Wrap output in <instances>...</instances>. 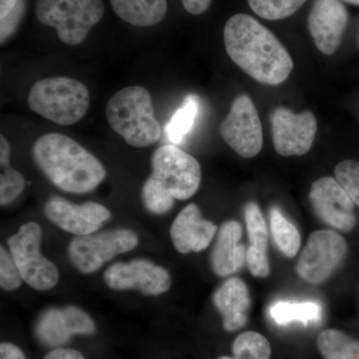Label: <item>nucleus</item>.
I'll use <instances>...</instances> for the list:
<instances>
[{"instance_id":"obj_1","label":"nucleus","mask_w":359,"mask_h":359,"mask_svg":"<svg viewBox=\"0 0 359 359\" xmlns=\"http://www.w3.org/2000/svg\"><path fill=\"white\" fill-rule=\"evenodd\" d=\"M224 46L231 60L257 81L282 84L294 68L289 52L268 28L248 14L226 21Z\"/></svg>"},{"instance_id":"obj_2","label":"nucleus","mask_w":359,"mask_h":359,"mask_svg":"<svg viewBox=\"0 0 359 359\" xmlns=\"http://www.w3.org/2000/svg\"><path fill=\"white\" fill-rule=\"evenodd\" d=\"M32 154L42 173L65 192H92L106 177L102 163L66 135H43L35 142Z\"/></svg>"},{"instance_id":"obj_3","label":"nucleus","mask_w":359,"mask_h":359,"mask_svg":"<svg viewBox=\"0 0 359 359\" xmlns=\"http://www.w3.org/2000/svg\"><path fill=\"white\" fill-rule=\"evenodd\" d=\"M106 118L111 128L136 148L154 145L162 135L150 92L143 86L119 90L106 104Z\"/></svg>"},{"instance_id":"obj_4","label":"nucleus","mask_w":359,"mask_h":359,"mask_svg":"<svg viewBox=\"0 0 359 359\" xmlns=\"http://www.w3.org/2000/svg\"><path fill=\"white\" fill-rule=\"evenodd\" d=\"M27 103L33 112L45 119L69 126L86 115L90 94L83 83L73 78H44L33 84Z\"/></svg>"},{"instance_id":"obj_5","label":"nucleus","mask_w":359,"mask_h":359,"mask_svg":"<svg viewBox=\"0 0 359 359\" xmlns=\"http://www.w3.org/2000/svg\"><path fill=\"white\" fill-rule=\"evenodd\" d=\"M103 0H36L35 15L42 25L56 28L63 43L76 46L103 18Z\"/></svg>"},{"instance_id":"obj_6","label":"nucleus","mask_w":359,"mask_h":359,"mask_svg":"<svg viewBox=\"0 0 359 359\" xmlns=\"http://www.w3.org/2000/svg\"><path fill=\"white\" fill-rule=\"evenodd\" d=\"M42 230L34 222L20 226L15 235L7 241L9 250L22 280L32 289L48 290L57 285L58 269L40 252Z\"/></svg>"},{"instance_id":"obj_7","label":"nucleus","mask_w":359,"mask_h":359,"mask_svg":"<svg viewBox=\"0 0 359 359\" xmlns=\"http://www.w3.org/2000/svg\"><path fill=\"white\" fill-rule=\"evenodd\" d=\"M151 177L176 200H187L199 190L202 170L199 162L176 145L158 148L151 159Z\"/></svg>"},{"instance_id":"obj_8","label":"nucleus","mask_w":359,"mask_h":359,"mask_svg":"<svg viewBox=\"0 0 359 359\" xmlns=\"http://www.w3.org/2000/svg\"><path fill=\"white\" fill-rule=\"evenodd\" d=\"M138 243V236L133 231H104L75 238L68 247V256L78 271L92 273L118 255L134 250Z\"/></svg>"},{"instance_id":"obj_9","label":"nucleus","mask_w":359,"mask_h":359,"mask_svg":"<svg viewBox=\"0 0 359 359\" xmlns=\"http://www.w3.org/2000/svg\"><path fill=\"white\" fill-rule=\"evenodd\" d=\"M347 254L346 240L334 231H314L297 262V271L306 282H325L339 268Z\"/></svg>"},{"instance_id":"obj_10","label":"nucleus","mask_w":359,"mask_h":359,"mask_svg":"<svg viewBox=\"0 0 359 359\" xmlns=\"http://www.w3.org/2000/svg\"><path fill=\"white\" fill-rule=\"evenodd\" d=\"M224 142L244 158L259 154L263 147V130L256 106L248 95L238 96L219 126Z\"/></svg>"},{"instance_id":"obj_11","label":"nucleus","mask_w":359,"mask_h":359,"mask_svg":"<svg viewBox=\"0 0 359 359\" xmlns=\"http://www.w3.org/2000/svg\"><path fill=\"white\" fill-rule=\"evenodd\" d=\"M104 280L111 290H138L153 297L166 292L172 283L167 269L144 259L112 264L104 273Z\"/></svg>"},{"instance_id":"obj_12","label":"nucleus","mask_w":359,"mask_h":359,"mask_svg":"<svg viewBox=\"0 0 359 359\" xmlns=\"http://www.w3.org/2000/svg\"><path fill=\"white\" fill-rule=\"evenodd\" d=\"M271 129L275 149L278 154L302 156L311 150L318 122L311 111L294 114L285 107H278L271 114Z\"/></svg>"},{"instance_id":"obj_13","label":"nucleus","mask_w":359,"mask_h":359,"mask_svg":"<svg viewBox=\"0 0 359 359\" xmlns=\"http://www.w3.org/2000/svg\"><path fill=\"white\" fill-rule=\"evenodd\" d=\"M96 327L81 309L68 306L43 311L35 325V335L45 346L60 347L76 334H95Z\"/></svg>"},{"instance_id":"obj_14","label":"nucleus","mask_w":359,"mask_h":359,"mask_svg":"<svg viewBox=\"0 0 359 359\" xmlns=\"http://www.w3.org/2000/svg\"><path fill=\"white\" fill-rule=\"evenodd\" d=\"M44 214L52 223L77 237L95 233L111 217L109 210L99 203L76 205L60 197L47 201Z\"/></svg>"},{"instance_id":"obj_15","label":"nucleus","mask_w":359,"mask_h":359,"mask_svg":"<svg viewBox=\"0 0 359 359\" xmlns=\"http://www.w3.org/2000/svg\"><path fill=\"white\" fill-rule=\"evenodd\" d=\"M309 199L314 211L325 223L346 231L355 226V204L337 179L323 177L314 182Z\"/></svg>"},{"instance_id":"obj_16","label":"nucleus","mask_w":359,"mask_h":359,"mask_svg":"<svg viewBox=\"0 0 359 359\" xmlns=\"http://www.w3.org/2000/svg\"><path fill=\"white\" fill-rule=\"evenodd\" d=\"M348 13L339 0H316L309 16L314 43L325 55H332L341 43Z\"/></svg>"},{"instance_id":"obj_17","label":"nucleus","mask_w":359,"mask_h":359,"mask_svg":"<svg viewBox=\"0 0 359 359\" xmlns=\"http://www.w3.org/2000/svg\"><path fill=\"white\" fill-rule=\"evenodd\" d=\"M218 226L202 218L199 207L190 204L184 208L172 224V243L181 254L201 252L209 247Z\"/></svg>"},{"instance_id":"obj_18","label":"nucleus","mask_w":359,"mask_h":359,"mask_svg":"<svg viewBox=\"0 0 359 359\" xmlns=\"http://www.w3.org/2000/svg\"><path fill=\"white\" fill-rule=\"evenodd\" d=\"M242 226L236 221L226 222L219 229L218 238L212 252V268L218 276L236 273L247 259V250L240 241Z\"/></svg>"},{"instance_id":"obj_19","label":"nucleus","mask_w":359,"mask_h":359,"mask_svg":"<svg viewBox=\"0 0 359 359\" xmlns=\"http://www.w3.org/2000/svg\"><path fill=\"white\" fill-rule=\"evenodd\" d=\"M214 304L223 316L224 328L236 332L247 325L250 306L249 290L240 278L226 280L214 294Z\"/></svg>"},{"instance_id":"obj_20","label":"nucleus","mask_w":359,"mask_h":359,"mask_svg":"<svg viewBox=\"0 0 359 359\" xmlns=\"http://www.w3.org/2000/svg\"><path fill=\"white\" fill-rule=\"evenodd\" d=\"M248 235L250 245L247 250V262L252 275L266 278L269 273L268 248V228L263 214L255 203H249L245 209Z\"/></svg>"},{"instance_id":"obj_21","label":"nucleus","mask_w":359,"mask_h":359,"mask_svg":"<svg viewBox=\"0 0 359 359\" xmlns=\"http://www.w3.org/2000/svg\"><path fill=\"white\" fill-rule=\"evenodd\" d=\"M114 13L129 25L148 27L164 20L167 0H110Z\"/></svg>"},{"instance_id":"obj_22","label":"nucleus","mask_w":359,"mask_h":359,"mask_svg":"<svg viewBox=\"0 0 359 359\" xmlns=\"http://www.w3.org/2000/svg\"><path fill=\"white\" fill-rule=\"evenodd\" d=\"M269 316L278 325L301 323L304 325L320 323L323 309L316 302H276L269 306Z\"/></svg>"},{"instance_id":"obj_23","label":"nucleus","mask_w":359,"mask_h":359,"mask_svg":"<svg viewBox=\"0 0 359 359\" xmlns=\"http://www.w3.org/2000/svg\"><path fill=\"white\" fill-rule=\"evenodd\" d=\"M11 147L8 140L1 135L0 136V204L8 205L15 200L25 190V177L20 172L11 167Z\"/></svg>"},{"instance_id":"obj_24","label":"nucleus","mask_w":359,"mask_h":359,"mask_svg":"<svg viewBox=\"0 0 359 359\" xmlns=\"http://www.w3.org/2000/svg\"><path fill=\"white\" fill-rule=\"evenodd\" d=\"M318 347L325 359H359V341L339 330L321 332Z\"/></svg>"},{"instance_id":"obj_25","label":"nucleus","mask_w":359,"mask_h":359,"mask_svg":"<svg viewBox=\"0 0 359 359\" xmlns=\"http://www.w3.org/2000/svg\"><path fill=\"white\" fill-rule=\"evenodd\" d=\"M199 111V98L196 95L187 96L183 105L172 116L165 129L171 143L179 145L184 141L187 135L192 131Z\"/></svg>"},{"instance_id":"obj_26","label":"nucleus","mask_w":359,"mask_h":359,"mask_svg":"<svg viewBox=\"0 0 359 359\" xmlns=\"http://www.w3.org/2000/svg\"><path fill=\"white\" fill-rule=\"evenodd\" d=\"M271 229L278 249L287 257H294L301 248V236L294 224L273 208L271 210Z\"/></svg>"},{"instance_id":"obj_27","label":"nucleus","mask_w":359,"mask_h":359,"mask_svg":"<svg viewBox=\"0 0 359 359\" xmlns=\"http://www.w3.org/2000/svg\"><path fill=\"white\" fill-rule=\"evenodd\" d=\"M235 359H269L271 349L269 340L255 332L238 335L233 344Z\"/></svg>"},{"instance_id":"obj_28","label":"nucleus","mask_w":359,"mask_h":359,"mask_svg":"<svg viewBox=\"0 0 359 359\" xmlns=\"http://www.w3.org/2000/svg\"><path fill=\"white\" fill-rule=\"evenodd\" d=\"M141 199L146 210L154 215H165L171 211L176 200L167 189L151 176L142 187Z\"/></svg>"},{"instance_id":"obj_29","label":"nucleus","mask_w":359,"mask_h":359,"mask_svg":"<svg viewBox=\"0 0 359 359\" xmlns=\"http://www.w3.org/2000/svg\"><path fill=\"white\" fill-rule=\"evenodd\" d=\"M306 0H249L250 8L262 18L280 20L299 11Z\"/></svg>"},{"instance_id":"obj_30","label":"nucleus","mask_w":359,"mask_h":359,"mask_svg":"<svg viewBox=\"0 0 359 359\" xmlns=\"http://www.w3.org/2000/svg\"><path fill=\"white\" fill-rule=\"evenodd\" d=\"M335 179L359 208V162L344 160L334 170Z\"/></svg>"},{"instance_id":"obj_31","label":"nucleus","mask_w":359,"mask_h":359,"mask_svg":"<svg viewBox=\"0 0 359 359\" xmlns=\"http://www.w3.org/2000/svg\"><path fill=\"white\" fill-rule=\"evenodd\" d=\"M22 276L13 256L4 247L0 249V285L6 292L18 290L22 283Z\"/></svg>"},{"instance_id":"obj_32","label":"nucleus","mask_w":359,"mask_h":359,"mask_svg":"<svg viewBox=\"0 0 359 359\" xmlns=\"http://www.w3.org/2000/svg\"><path fill=\"white\" fill-rule=\"evenodd\" d=\"M182 4L189 13L199 15L209 9L212 0H182Z\"/></svg>"},{"instance_id":"obj_33","label":"nucleus","mask_w":359,"mask_h":359,"mask_svg":"<svg viewBox=\"0 0 359 359\" xmlns=\"http://www.w3.org/2000/svg\"><path fill=\"white\" fill-rule=\"evenodd\" d=\"M43 359H85L79 351L74 349L56 347L50 353L46 354Z\"/></svg>"},{"instance_id":"obj_34","label":"nucleus","mask_w":359,"mask_h":359,"mask_svg":"<svg viewBox=\"0 0 359 359\" xmlns=\"http://www.w3.org/2000/svg\"><path fill=\"white\" fill-rule=\"evenodd\" d=\"M0 359H26L22 351L13 344L2 342L0 344Z\"/></svg>"},{"instance_id":"obj_35","label":"nucleus","mask_w":359,"mask_h":359,"mask_svg":"<svg viewBox=\"0 0 359 359\" xmlns=\"http://www.w3.org/2000/svg\"><path fill=\"white\" fill-rule=\"evenodd\" d=\"M18 4V0H0V18L1 20L13 13Z\"/></svg>"},{"instance_id":"obj_36","label":"nucleus","mask_w":359,"mask_h":359,"mask_svg":"<svg viewBox=\"0 0 359 359\" xmlns=\"http://www.w3.org/2000/svg\"><path fill=\"white\" fill-rule=\"evenodd\" d=\"M346 1L347 4H354V6H359V0H342Z\"/></svg>"},{"instance_id":"obj_37","label":"nucleus","mask_w":359,"mask_h":359,"mask_svg":"<svg viewBox=\"0 0 359 359\" xmlns=\"http://www.w3.org/2000/svg\"><path fill=\"white\" fill-rule=\"evenodd\" d=\"M218 359H235V358H230V356H222V358H219Z\"/></svg>"}]
</instances>
